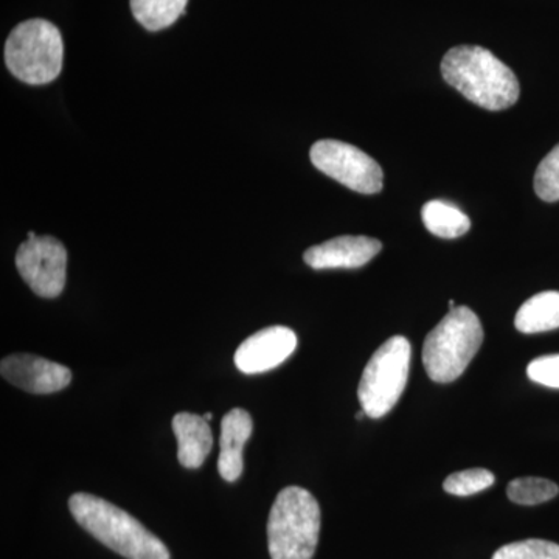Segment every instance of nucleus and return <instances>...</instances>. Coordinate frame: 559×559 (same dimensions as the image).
I'll list each match as a JSON object with an SVG mask.
<instances>
[{"instance_id":"nucleus-1","label":"nucleus","mask_w":559,"mask_h":559,"mask_svg":"<svg viewBox=\"0 0 559 559\" xmlns=\"http://www.w3.org/2000/svg\"><path fill=\"white\" fill-rule=\"evenodd\" d=\"M441 73L450 86L480 108L503 110L520 100V81L513 70L484 47H454L444 55Z\"/></svg>"},{"instance_id":"nucleus-2","label":"nucleus","mask_w":559,"mask_h":559,"mask_svg":"<svg viewBox=\"0 0 559 559\" xmlns=\"http://www.w3.org/2000/svg\"><path fill=\"white\" fill-rule=\"evenodd\" d=\"M69 510L80 527L123 558L170 559V550L154 533L108 500L76 492L69 499Z\"/></svg>"},{"instance_id":"nucleus-3","label":"nucleus","mask_w":559,"mask_h":559,"mask_svg":"<svg viewBox=\"0 0 559 559\" xmlns=\"http://www.w3.org/2000/svg\"><path fill=\"white\" fill-rule=\"evenodd\" d=\"M484 342V329L468 307L452 308L423 345V364L433 382L450 384L468 369Z\"/></svg>"},{"instance_id":"nucleus-4","label":"nucleus","mask_w":559,"mask_h":559,"mask_svg":"<svg viewBox=\"0 0 559 559\" xmlns=\"http://www.w3.org/2000/svg\"><path fill=\"white\" fill-rule=\"evenodd\" d=\"M320 507L310 491L288 487L278 492L267 520L272 559H312L318 549Z\"/></svg>"},{"instance_id":"nucleus-5","label":"nucleus","mask_w":559,"mask_h":559,"mask_svg":"<svg viewBox=\"0 0 559 559\" xmlns=\"http://www.w3.org/2000/svg\"><path fill=\"white\" fill-rule=\"evenodd\" d=\"M64 58L61 33L49 21L22 22L5 43V64L22 83L39 86L60 76Z\"/></svg>"},{"instance_id":"nucleus-6","label":"nucleus","mask_w":559,"mask_h":559,"mask_svg":"<svg viewBox=\"0 0 559 559\" xmlns=\"http://www.w3.org/2000/svg\"><path fill=\"white\" fill-rule=\"evenodd\" d=\"M411 358V342L404 336L390 337L371 356L358 389L367 417H384L396 406L409 378Z\"/></svg>"},{"instance_id":"nucleus-7","label":"nucleus","mask_w":559,"mask_h":559,"mask_svg":"<svg viewBox=\"0 0 559 559\" xmlns=\"http://www.w3.org/2000/svg\"><path fill=\"white\" fill-rule=\"evenodd\" d=\"M312 165L342 186L362 194L382 190V168L369 154L341 140H319L311 146Z\"/></svg>"},{"instance_id":"nucleus-8","label":"nucleus","mask_w":559,"mask_h":559,"mask_svg":"<svg viewBox=\"0 0 559 559\" xmlns=\"http://www.w3.org/2000/svg\"><path fill=\"white\" fill-rule=\"evenodd\" d=\"M16 267L36 296L55 299L66 286L68 250L57 238L31 231L17 249Z\"/></svg>"},{"instance_id":"nucleus-9","label":"nucleus","mask_w":559,"mask_h":559,"mask_svg":"<svg viewBox=\"0 0 559 559\" xmlns=\"http://www.w3.org/2000/svg\"><path fill=\"white\" fill-rule=\"evenodd\" d=\"M297 336L288 326H270L252 334L235 353V366L246 374L277 369L296 352Z\"/></svg>"},{"instance_id":"nucleus-10","label":"nucleus","mask_w":559,"mask_h":559,"mask_svg":"<svg viewBox=\"0 0 559 559\" xmlns=\"http://www.w3.org/2000/svg\"><path fill=\"white\" fill-rule=\"evenodd\" d=\"M0 373L11 384L35 395H49L68 388L72 371L35 355H11L0 364Z\"/></svg>"},{"instance_id":"nucleus-11","label":"nucleus","mask_w":559,"mask_h":559,"mask_svg":"<svg viewBox=\"0 0 559 559\" xmlns=\"http://www.w3.org/2000/svg\"><path fill=\"white\" fill-rule=\"evenodd\" d=\"M381 249V241L374 238L345 235L312 246L304 253V259L312 270H356L370 263Z\"/></svg>"},{"instance_id":"nucleus-12","label":"nucleus","mask_w":559,"mask_h":559,"mask_svg":"<svg viewBox=\"0 0 559 559\" xmlns=\"http://www.w3.org/2000/svg\"><path fill=\"white\" fill-rule=\"evenodd\" d=\"M252 430V417L245 409H231L221 421L218 473L230 484L240 479L245 469L242 452Z\"/></svg>"},{"instance_id":"nucleus-13","label":"nucleus","mask_w":559,"mask_h":559,"mask_svg":"<svg viewBox=\"0 0 559 559\" xmlns=\"http://www.w3.org/2000/svg\"><path fill=\"white\" fill-rule=\"evenodd\" d=\"M173 432L178 439V460L187 469L201 468L213 447V433L201 415L180 412L173 418Z\"/></svg>"},{"instance_id":"nucleus-14","label":"nucleus","mask_w":559,"mask_h":559,"mask_svg":"<svg viewBox=\"0 0 559 559\" xmlns=\"http://www.w3.org/2000/svg\"><path fill=\"white\" fill-rule=\"evenodd\" d=\"M514 326L524 334L547 333L559 329L558 290H546L530 297L518 311Z\"/></svg>"},{"instance_id":"nucleus-15","label":"nucleus","mask_w":559,"mask_h":559,"mask_svg":"<svg viewBox=\"0 0 559 559\" xmlns=\"http://www.w3.org/2000/svg\"><path fill=\"white\" fill-rule=\"evenodd\" d=\"M421 218L430 234L447 240L462 237L471 229L468 216L447 201H429L421 209Z\"/></svg>"},{"instance_id":"nucleus-16","label":"nucleus","mask_w":559,"mask_h":559,"mask_svg":"<svg viewBox=\"0 0 559 559\" xmlns=\"http://www.w3.org/2000/svg\"><path fill=\"white\" fill-rule=\"evenodd\" d=\"M187 3L189 0H130L135 20L150 32L171 27L186 13Z\"/></svg>"},{"instance_id":"nucleus-17","label":"nucleus","mask_w":559,"mask_h":559,"mask_svg":"<svg viewBox=\"0 0 559 559\" xmlns=\"http://www.w3.org/2000/svg\"><path fill=\"white\" fill-rule=\"evenodd\" d=\"M558 492L557 484L540 477H521V479L511 480L507 488V496L518 506H539L557 498Z\"/></svg>"},{"instance_id":"nucleus-18","label":"nucleus","mask_w":559,"mask_h":559,"mask_svg":"<svg viewBox=\"0 0 559 559\" xmlns=\"http://www.w3.org/2000/svg\"><path fill=\"white\" fill-rule=\"evenodd\" d=\"M496 477L491 471L488 469H466L459 471V473L451 474L447 480H444V491L450 492L452 496H460V498H466V496L477 495V492L485 491L495 484Z\"/></svg>"},{"instance_id":"nucleus-19","label":"nucleus","mask_w":559,"mask_h":559,"mask_svg":"<svg viewBox=\"0 0 559 559\" xmlns=\"http://www.w3.org/2000/svg\"><path fill=\"white\" fill-rule=\"evenodd\" d=\"M491 559H559V546L546 539L518 540L500 547Z\"/></svg>"},{"instance_id":"nucleus-20","label":"nucleus","mask_w":559,"mask_h":559,"mask_svg":"<svg viewBox=\"0 0 559 559\" xmlns=\"http://www.w3.org/2000/svg\"><path fill=\"white\" fill-rule=\"evenodd\" d=\"M535 191L543 201H559V145L540 160L535 175Z\"/></svg>"},{"instance_id":"nucleus-21","label":"nucleus","mask_w":559,"mask_h":559,"mask_svg":"<svg viewBox=\"0 0 559 559\" xmlns=\"http://www.w3.org/2000/svg\"><path fill=\"white\" fill-rule=\"evenodd\" d=\"M530 380L544 388L559 389V355L543 356L527 367Z\"/></svg>"},{"instance_id":"nucleus-22","label":"nucleus","mask_w":559,"mask_h":559,"mask_svg":"<svg viewBox=\"0 0 559 559\" xmlns=\"http://www.w3.org/2000/svg\"><path fill=\"white\" fill-rule=\"evenodd\" d=\"M364 417H367V414L364 411L358 412V415H356V418L358 419H362Z\"/></svg>"},{"instance_id":"nucleus-23","label":"nucleus","mask_w":559,"mask_h":559,"mask_svg":"<svg viewBox=\"0 0 559 559\" xmlns=\"http://www.w3.org/2000/svg\"><path fill=\"white\" fill-rule=\"evenodd\" d=\"M204 418L207 419L209 423L212 421V418H213L212 412H209V414H205Z\"/></svg>"},{"instance_id":"nucleus-24","label":"nucleus","mask_w":559,"mask_h":559,"mask_svg":"<svg viewBox=\"0 0 559 559\" xmlns=\"http://www.w3.org/2000/svg\"><path fill=\"white\" fill-rule=\"evenodd\" d=\"M450 308L452 310V308H455V301L454 300H450Z\"/></svg>"}]
</instances>
